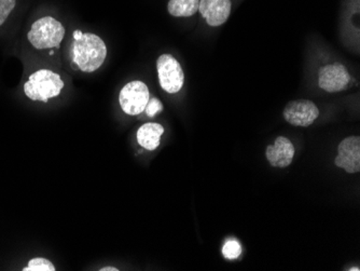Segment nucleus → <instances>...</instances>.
<instances>
[{
    "label": "nucleus",
    "instance_id": "3",
    "mask_svg": "<svg viewBox=\"0 0 360 271\" xmlns=\"http://www.w3.org/2000/svg\"><path fill=\"white\" fill-rule=\"evenodd\" d=\"M64 25L53 17H42L32 22L26 33L28 44L35 51L58 49L65 37Z\"/></svg>",
    "mask_w": 360,
    "mask_h": 271
},
{
    "label": "nucleus",
    "instance_id": "7",
    "mask_svg": "<svg viewBox=\"0 0 360 271\" xmlns=\"http://www.w3.org/2000/svg\"><path fill=\"white\" fill-rule=\"evenodd\" d=\"M319 116V107L312 101H291L284 109L285 120L295 127H309Z\"/></svg>",
    "mask_w": 360,
    "mask_h": 271
},
{
    "label": "nucleus",
    "instance_id": "16",
    "mask_svg": "<svg viewBox=\"0 0 360 271\" xmlns=\"http://www.w3.org/2000/svg\"><path fill=\"white\" fill-rule=\"evenodd\" d=\"M162 111H163V105H162V103L160 102L158 99H149L148 104H147V106H146L145 108L146 114H147V116L153 118V117H155V115L161 113Z\"/></svg>",
    "mask_w": 360,
    "mask_h": 271
},
{
    "label": "nucleus",
    "instance_id": "11",
    "mask_svg": "<svg viewBox=\"0 0 360 271\" xmlns=\"http://www.w3.org/2000/svg\"><path fill=\"white\" fill-rule=\"evenodd\" d=\"M165 133V127L160 123H145L137 131V141L147 151H155L161 143V137Z\"/></svg>",
    "mask_w": 360,
    "mask_h": 271
},
{
    "label": "nucleus",
    "instance_id": "6",
    "mask_svg": "<svg viewBox=\"0 0 360 271\" xmlns=\"http://www.w3.org/2000/svg\"><path fill=\"white\" fill-rule=\"evenodd\" d=\"M351 82L349 70L340 63H333L319 68V86L328 93L345 90Z\"/></svg>",
    "mask_w": 360,
    "mask_h": 271
},
{
    "label": "nucleus",
    "instance_id": "10",
    "mask_svg": "<svg viewBox=\"0 0 360 271\" xmlns=\"http://www.w3.org/2000/svg\"><path fill=\"white\" fill-rule=\"evenodd\" d=\"M296 149L290 139L278 137L274 144L269 145L266 149V157L272 167L287 168L292 163Z\"/></svg>",
    "mask_w": 360,
    "mask_h": 271
},
{
    "label": "nucleus",
    "instance_id": "9",
    "mask_svg": "<svg viewBox=\"0 0 360 271\" xmlns=\"http://www.w3.org/2000/svg\"><path fill=\"white\" fill-rule=\"evenodd\" d=\"M231 9V0H200V13L212 27H217L226 23Z\"/></svg>",
    "mask_w": 360,
    "mask_h": 271
},
{
    "label": "nucleus",
    "instance_id": "17",
    "mask_svg": "<svg viewBox=\"0 0 360 271\" xmlns=\"http://www.w3.org/2000/svg\"><path fill=\"white\" fill-rule=\"evenodd\" d=\"M101 271H119L118 268H116V267H103V268L100 269Z\"/></svg>",
    "mask_w": 360,
    "mask_h": 271
},
{
    "label": "nucleus",
    "instance_id": "5",
    "mask_svg": "<svg viewBox=\"0 0 360 271\" xmlns=\"http://www.w3.org/2000/svg\"><path fill=\"white\" fill-rule=\"evenodd\" d=\"M150 99L148 87L139 80L129 82L119 93V104L129 116H137L145 111Z\"/></svg>",
    "mask_w": 360,
    "mask_h": 271
},
{
    "label": "nucleus",
    "instance_id": "12",
    "mask_svg": "<svg viewBox=\"0 0 360 271\" xmlns=\"http://www.w3.org/2000/svg\"><path fill=\"white\" fill-rule=\"evenodd\" d=\"M200 0H169L167 10L172 17L189 18L199 11Z\"/></svg>",
    "mask_w": 360,
    "mask_h": 271
},
{
    "label": "nucleus",
    "instance_id": "8",
    "mask_svg": "<svg viewBox=\"0 0 360 271\" xmlns=\"http://www.w3.org/2000/svg\"><path fill=\"white\" fill-rule=\"evenodd\" d=\"M335 165L349 174L360 171V137H349L340 143Z\"/></svg>",
    "mask_w": 360,
    "mask_h": 271
},
{
    "label": "nucleus",
    "instance_id": "13",
    "mask_svg": "<svg viewBox=\"0 0 360 271\" xmlns=\"http://www.w3.org/2000/svg\"><path fill=\"white\" fill-rule=\"evenodd\" d=\"M23 271H56L51 260L44 258H34L28 260L27 265L22 268Z\"/></svg>",
    "mask_w": 360,
    "mask_h": 271
},
{
    "label": "nucleus",
    "instance_id": "15",
    "mask_svg": "<svg viewBox=\"0 0 360 271\" xmlns=\"http://www.w3.org/2000/svg\"><path fill=\"white\" fill-rule=\"evenodd\" d=\"M242 254V246L236 240L231 239L224 244L222 248V255L226 260H236Z\"/></svg>",
    "mask_w": 360,
    "mask_h": 271
},
{
    "label": "nucleus",
    "instance_id": "2",
    "mask_svg": "<svg viewBox=\"0 0 360 271\" xmlns=\"http://www.w3.org/2000/svg\"><path fill=\"white\" fill-rule=\"evenodd\" d=\"M65 84L58 73L49 68H38L28 75L23 84V93L32 102L48 103L58 98Z\"/></svg>",
    "mask_w": 360,
    "mask_h": 271
},
{
    "label": "nucleus",
    "instance_id": "1",
    "mask_svg": "<svg viewBox=\"0 0 360 271\" xmlns=\"http://www.w3.org/2000/svg\"><path fill=\"white\" fill-rule=\"evenodd\" d=\"M70 61L76 70L93 73L104 64L107 58V46L100 36L82 33L76 30L70 46Z\"/></svg>",
    "mask_w": 360,
    "mask_h": 271
},
{
    "label": "nucleus",
    "instance_id": "4",
    "mask_svg": "<svg viewBox=\"0 0 360 271\" xmlns=\"http://www.w3.org/2000/svg\"><path fill=\"white\" fill-rule=\"evenodd\" d=\"M160 86L165 92L175 94L185 84V74L179 62L172 54H162L157 61Z\"/></svg>",
    "mask_w": 360,
    "mask_h": 271
},
{
    "label": "nucleus",
    "instance_id": "14",
    "mask_svg": "<svg viewBox=\"0 0 360 271\" xmlns=\"http://www.w3.org/2000/svg\"><path fill=\"white\" fill-rule=\"evenodd\" d=\"M18 5V0H0V30L9 22Z\"/></svg>",
    "mask_w": 360,
    "mask_h": 271
},
{
    "label": "nucleus",
    "instance_id": "18",
    "mask_svg": "<svg viewBox=\"0 0 360 271\" xmlns=\"http://www.w3.org/2000/svg\"><path fill=\"white\" fill-rule=\"evenodd\" d=\"M349 270H356V271H359L360 269L359 268H352V269H349Z\"/></svg>",
    "mask_w": 360,
    "mask_h": 271
}]
</instances>
